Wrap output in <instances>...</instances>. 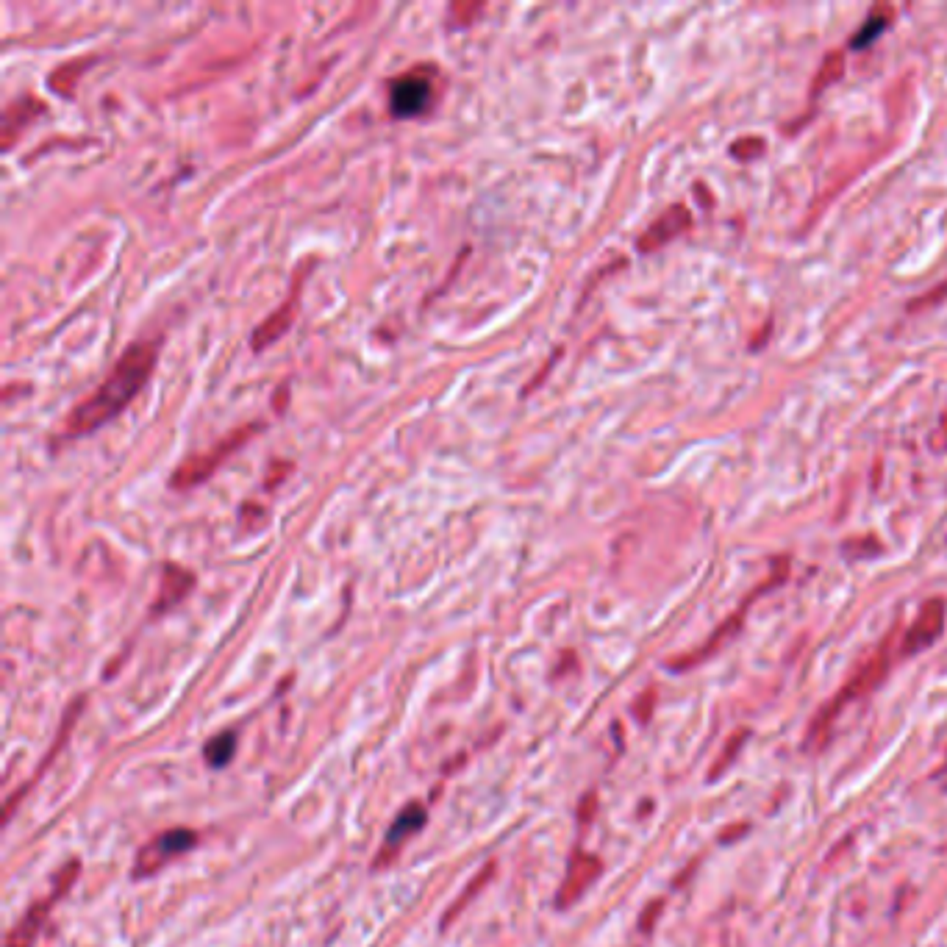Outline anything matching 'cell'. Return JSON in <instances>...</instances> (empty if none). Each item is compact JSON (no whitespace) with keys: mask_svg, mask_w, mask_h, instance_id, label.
Returning <instances> with one entry per match:
<instances>
[{"mask_svg":"<svg viewBox=\"0 0 947 947\" xmlns=\"http://www.w3.org/2000/svg\"><path fill=\"white\" fill-rule=\"evenodd\" d=\"M156 362H159V342L156 339H142V342L128 345L120 356V362L114 364L112 373L106 375V381L64 417L62 434L56 437V442L87 437L106 423H112L114 417L145 389Z\"/></svg>","mask_w":947,"mask_h":947,"instance_id":"1","label":"cell"},{"mask_svg":"<svg viewBox=\"0 0 947 947\" xmlns=\"http://www.w3.org/2000/svg\"><path fill=\"white\" fill-rule=\"evenodd\" d=\"M259 431H262V423H253V425H248V428H239V431H234L231 437H225L223 442H217L214 450H209V453H198V456L187 459V462L181 464V467L173 473L170 486H173V489H192V486L200 484V481L212 478L214 470H217L225 459H231V456H234V453H237V450L242 448L250 437H256Z\"/></svg>","mask_w":947,"mask_h":947,"instance_id":"2","label":"cell"},{"mask_svg":"<svg viewBox=\"0 0 947 947\" xmlns=\"http://www.w3.org/2000/svg\"><path fill=\"white\" fill-rule=\"evenodd\" d=\"M78 873H81V864H78V861H70L67 867L59 870V875L53 878V886H50L48 898H42L39 903H34L23 920L14 925L12 934L6 936V947H34L39 931H42V925H45V920L50 917V911H53V906H56V903H59V900H62L70 889H73Z\"/></svg>","mask_w":947,"mask_h":947,"instance_id":"3","label":"cell"},{"mask_svg":"<svg viewBox=\"0 0 947 947\" xmlns=\"http://www.w3.org/2000/svg\"><path fill=\"white\" fill-rule=\"evenodd\" d=\"M434 103V73L431 70H409L392 81L389 87V112L400 120H412L431 109Z\"/></svg>","mask_w":947,"mask_h":947,"instance_id":"4","label":"cell"},{"mask_svg":"<svg viewBox=\"0 0 947 947\" xmlns=\"http://www.w3.org/2000/svg\"><path fill=\"white\" fill-rule=\"evenodd\" d=\"M198 845V834L189 831V828H173V831H164L156 839H150L145 848L139 850L137 861L131 867L134 878H148V875L159 873L164 864H170L175 856H184L189 850Z\"/></svg>","mask_w":947,"mask_h":947,"instance_id":"5","label":"cell"},{"mask_svg":"<svg viewBox=\"0 0 947 947\" xmlns=\"http://www.w3.org/2000/svg\"><path fill=\"white\" fill-rule=\"evenodd\" d=\"M886 664H889V659H886V645H884V648L875 653L873 659H870L867 664H864V667H861L859 673L853 675V681H850V684L845 686V689H842L839 695H836V703H831V706H828V709H825L823 714L817 717V723H814V734H817V731H823V728H828V725H831V720H834L836 714H839V711L848 706L850 700H856V698H861V695H867V692H870V689H873V686L878 684L881 678H884Z\"/></svg>","mask_w":947,"mask_h":947,"instance_id":"6","label":"cell"},{"mask_svg":"<svg viewBox=\"0 0 947 947\" xmlns=\"http://www.w3.org/2000/svg\"><path fill=\"white\" fill-rule=\"evenodd\" d=\"M942 628H945V603L939 598L928 600L923 611H920V617H917V623L911 625L909 634H906L903 656H911V653H917V650L934 645L936 636L942 634Z\"/></svg>","mask_w":947,"mask_h":947,"instance_id":"7","label":"cell"},{"mask_svg":"<svg viewBox=\"0 0 947 947\" xmlns=\"http://www.w3.org/2000/svg\"><path fill=\"white\" fill-rule=\"evenodd\" d=\"M689 223H692V217H689V209H686V206H681V203H678V206H670V209L661 214L659 220L639 237L636 245H639L642 253L661 248V245H667V242L678 237V234H684Z\"/></svg>","mask_w":947,"mask_h":947,"instance_id":"8","label":"cell"},{"mask_svg":"<svg viewBox=\"0 0 947 947\" xmlns=\"http://www.w3.org/2000/svg\"><path fill=\"white\" fill-rule=\"evenodd\" d=\"M600 873V861L595 856H586V853H578L573 861H570V870H567V878H564V884L559 889V906L561 909H567V906H573L575 900L584 895L589 884L595 881V875Z\"/></svg>","mask_w":947,"mask_h":947,"instance_id":"9","label":"cell"},{"mask_svg":"<svg viewBox=\"0 0 947 947\" xmlns=\"http://www.w3.org/2000/svg\"><path fill=\"white\" fill-rule=\"evenodd\" d=\"M192 586H195L192 573H187V570H184V567H178V564H164L162 589H159V598H156V603H153V614H164V611H170L173 606H178L181 600L187 598Z\"/></svg>","mask_w":947,"mask_h":947,"instance_id":"10","label":"cell"},{"mask_svg":"<svg viewBox=\"0 0 947 947\" xmlns=\"http://www.w3.org/2000/svg\"><path fill=\"white\" fill-rule=\"evenodd\" d=\"M425 825V809L420 803H412V806H406V809L400 811V817L392 823L387 834V842H384V850H381V859H375V867L378 864H384V861L395 853V850L409 839L412 834H417L420 828Z\"/></svg>","mask_w":947,"mask_h":947,"instance_id":"11","label":"cell"},{"mask_svg":"<svg viewBox=\"0 0 947 947\" xmlns=\"http://www.w3.org/2000/svg\"><path fill=\"white\" fill-rule=\"evenodd\" d=\"M295 298H298V292H295L292 300H287L273 317H267V320L256 328V334H253V350H264L267 345H273V342H278V339L287 334L289 325L295 320V309H298V306H295Z\"/></svg>","mask_w":947,"mask_h":947,"instance_id":"12","label":"cell"},{"mask_svg":"<svg viewBox=\"0 0 947 947\" xmlns=\"http://www.w3.org/2000/svg\"><path fill=\"white\" fill-rule=\"evenodd\" d=\"M889 17H892V9L889 6H881V9H873V14L867 17V23L861 25L859 34H853L850 37V48L853 50H864L873 39H878L886 31V25H889Z\"/></svg>","mask_w":947,"mask_h":947,"instance_id":"13","label":"cell"},{"mask_svg":"<svg viewBox=\"0 0 947 947\" xmlns=\"http://www.w3.org/2000/svg\"><path fill=\"white\" fill-rule=\"evenodd\" d=\"M234 750H237V736L231 731H223V734L209 739V745L203 750V759L209 761L212 767H225L228 761L234 759Z\"/></svg>","mask_w":947,"mask_h":947,"instance_id":"14","label":"cell"},{"mask_svg":"<svg viewBox=\"0 0 947 947\" xmlns=\"http://www.w3.org/2000/svg\"><path fill=\"white\" fill-rule=\"evenodd\" d=\"M842 73H845V56H842V53H831V56H825L823 67H820V73H817L814 84H811V92H814V95H820L828 84L839 81Z\"/></svg>","mask_w":947,"mask_h":947,"instance_id":"15","label":"cell"},{"mask_svg":"<svg viewBox=\"0 0 947 947\" xmlns=\"http://www.w3.org/2000/svg\"><path fill=\"white\" fill-rule=\"evenodd\" d=\"M492 873H495V864H489V867H484V870H481V875L475 878L473 886H470L467 892H462V895H459V903H456V906L448 911V917L442 920V928H445V925H450V920H453V917H456V914H459V911H462L464 906H467V903H470V900L478 895V892H481V886L486 884V878H492Z\"/></svg>","mask_w":947,"mask_h":947,"instance_id":"16","label":"cell"},{"mask_svg":"<svg viewBox=\"0 0 947 947\" xmlns=\"http://www.w3.org/2000/svg\"><path fill=\"white\" fill-rule=\"evenodd\" d=\"M931 448L939 453V450H947V412L942 414V423L934 431V437H931Z\"/></svg>","mask_w":947,"mask_h":947,"instance_id":"17","label":"cell"}]
</instances>
